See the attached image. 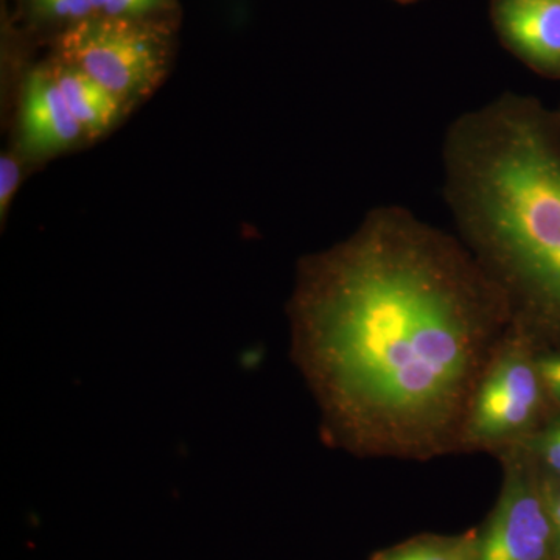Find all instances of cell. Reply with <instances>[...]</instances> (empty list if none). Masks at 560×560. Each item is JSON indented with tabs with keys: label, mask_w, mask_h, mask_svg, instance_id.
<instances>
[{
	"label": "cell",
	"mask_w": 560,
	"mask_h": 560,
	"mask_svg": "<svg viewBox=\"0 0 560 560\" xmlns=\"http://www.w3.org/2000/svg\"><path fill=\"white\" fill-rule=\"evenodd\" d=\"M290 319L327 444L399 460L460 452L475 390L512 327L464 243L399 209L302 261Z\"/></svg>",
	"instance_id": "1"
},
{
	"label": "cell",
	"mask_w": 560,
	"mask_h": 560,
	"mask_svg": "<svg viewBox=\"0 0 560 560\" xmlns=\"http://www.w3.org/2000/svg\"><path fill=\"white\" fill-rule=\"evenodd\" d=\"M493 22L518 57L560 73V0H493Z\"/></svg>",
	"instance_id": "7"
},
{
	"label": "cell",
	"mask_w": 560,
	"mask_h": 560,
	"mask_svg": "<svg viewBox=\"0 0 560 560\" xmlns=\"http://www.w3.org/2000/svg\"><path fill=\"white\" fill-rule=\"evenodd\" d=\"M22 167L20 158L11 153L2 154L0 158V213L2 217L9 212L10 202L20 187Z\"/></svg>",
	"instance_id": "14"
},
{
	"label": "cell",
	"mask_w": 560,
	"mask_h": 560,
	"mask_svg": "<svg viewBox=\"0 0 560 560\" xmlns=\"http://www.w3.org/2000/svg\"><path fill=\"white\" fill-rule=\"evenodd\" d=\"M447 195L463 243L512 323L560 350V151L528 103L501 98L455 124Z\"/></svg>",
	"instance_id": "2"
},
{
	"label": "cell",
	"mask_w": 560,
	"mask_h": 560,
	"mask_svg": "<svg viewBox=\"0 0 560 560\" xmlns=\"http://www.w3.org/2000/svg\"><path fill=\"white\" fill-rule=\"evenodd\" d=\"M514 447L525 452L540 475L560 482V415L545 420L536 433Z\"/></svg>",
	"instance_id": "10"
},
{
	"label": "cell",
	"mask_w": 560,
	"mask_h": 560,
	"mask_svg": "<svg viewBox=\"0 0 560 560\" xmlns=\"http://www.w3.org/2000/svg\"><path fill=\"white\" fill-rule=\"evenodd\" d=\"M540 475V471H539ZM541 490L555 534L556 560H560V482L540 475Z\"/></svg>",
	"instance_id": "15"
},
{
	"label": "cell",
	"mask_w": 560,
	"mask_h": 560,
	"mask_svg": "<svg viewBox=\"0 0 560 560\" xmlns=\"http://www.w3.org/2000/svg\"><path fill=\"white\" fill-rule=\"evenodd\" d=\"M176 10V0H92V16L119 20H162Z\"/></svg>",
	"instance_id": "11"
},
{
	"label": "cell",
	"mask_w": 560,
	"mask_h": 560,
	"mask_svg": "<svg viewBox=\"0 0 560 560\" xmlns=\"http://www.w3.org/2000/svg\"><path fill=\"white\" fill-rule=\"evenodd\" d=\"M25 7L33 20L60 32L92 16V0H25Z\"/></svg>",
	"instance_id": "12"
},
{
	"label": "cell",
	"mask_w": 560,
	"mask_h": 560,
	"mask_svg": "<svg viewBox=\"0 0 560 560\" xmlns=\"http://www.w3.org/2000/svg\"><path fill=\"white\" fill-rule=\"evenodd\" d=\"M478 534L416 537L378 552L374 560H475Z\"/></svg>",
	"instance_id": "9"
},
{
	"label": "cell",
	"mask_w": 560,
	"mask_h": 560,
	"mask_svg": "<svg viewBox=\"0 0 560 560\" xmlns=\"http://www.w3.org/2000/svg\"><path fill=\"white\" fill-rule=\"evenodd\" d=\"M172 51V18L91 16L58 33L54 57L86 73L131 109L165 79Z\"/></svg>",
	"instance_id": "3"
},
{
	"label": "cell",
	"mask_w": 560,
	"mask_h": 560,
	"mask_svg": "<svg viewBox=\"0 0 560 560\" xmlns=\"http://www.w3.org/2000/svg\"><path fill=\"white\" fill-rule=\"evenodd\" d=\"M537 366L548 399L560 410V350L539 349Z\"/></svg>",
	"instance_id": "13"
},
{
	"label": "cell",
	"mask_w": 560,
	"mask_h": 560,
	"mask_svg": "<svg viewBox=\"0 0 560 560\" xmlns=\"http://www.w3.org/2000/svg\"><path fill=\"white\" fill-rule=\"evenodd\" d=\"M88 140L70 113L65 95L51 75L49 65L28 73L22 90L20 113L21 151L31 160L51 156Z\"/></svg>",
	"instance_id": "6"
},
{
	"label": "cell",
	"mask_w": 560,
	"mask_h": 560,
	"mask_svg": "<svg viewBox=\"0 0 560 560\" xmlns=\"http://www.w3.org/2000/svg\"><path fill=\"white\" fill-rule=\"evenodd\" d=\"M539 346L512 324L471 399L460 452L500 453L528 440L551 404L541 382Z\"/></svg>",
	"instance_id": "4"
},
{
	"label": "cell",
	"mask_w": 560,
	"mask_h": 560,
	"mask_svg": "<svg viewBox=\"0 0 560 560\" xmlns=\"http://www.w3.org/2000/svg\"><path fill=\"white\" fill-rule=\"evenodd\" d=\"M499 456L503 486L488 525L477 536L475 560H556L539 470L521 447Z\"/></svg>",
	"instance_id": "5"
},
{
	"label": "cell",
	"mask_w": 560,
	"mask_h": 560,
	"mask_svg": "<svg viewBox=\"0 0 560 560\" xmlns=\"http://www.w3.org/2000/svg\"><path fill=\"white\" fill-rule=\"evenodd\" d=\"M47 65L65 95L70 113L79 121L88 140L108 135L121 117L131 110L97 81L68 62L54 57Z\"/></svg>",
	"instance_id": "8"
}]
</instances>
